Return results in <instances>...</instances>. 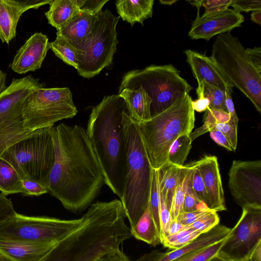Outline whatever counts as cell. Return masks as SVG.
<instances>
[{"label": "cell", "instance_id": "20", "mask_svg": "<svg viewBox=\"0 0 261 261\" xmlns=\"http://www.w3.org/2000/svg\"><path fill=\"white\" fill-rule=\"evenodd\" d=\"M97 15L80 10L57 31V36L63 38L78 53L82 52L90 40Z\"/></svg>", "mask_w": 261, "mask_h": 261}, {"label": "cell", "instance_id": "15", "mask_svg": "<svg viewBox=\"0 0 261 261\" xmlns=\"http://www.w3.org/2000/svg\"><path fill=\"white\" fill-rule=\"evenodd\" d=\"M49 49L47 36L35 33L17 50L10 67L14 72L20 74L38 70Z\"/></svg>", "mask_w": 261, "mask_h": 261}, {"label": "cell", "instance_id": "14", "mask_svg": "<svg viewBox=\"0 0 261 261\" xmlns=\"http://www.w3.org/2000/svg\"><path fill=\"white\" fill-rule=\"evenodd\" d=\"M244 21L243 15L233 9L228 8L202 16L199 15L198 10L188 36L192 39H202L208 41L216 35L230 32L241 27Z\"/></svg>", "mask_w": 261, "mask_h": 261}, {"label": "cell", "instance_id": "21", "mask_svg": "<svg viewBox=\"0 0 261 261\" xmlns=\"http://www.w3.org/2000/svg\"><path fill=\"white\" fill-rule=\"evenodd\" d=\"M57 243H30L0 238V253L12 261H41Z\"/></svg>", "mask_w": 261, "mask_h": 261}, {"label": "cell", "instance_id": "18", "mask_svg": "<svg viewBox=\"0 0 261 261\" xmlns=\"http://www.w3.org/2000/svg\"><path fill=\"white\" fill-rule=\"evenodd\" d=\"M231 228L218 224L210 231L202 233L189 244L168 252L153 251L145 253L137 261H173L202 247L210 245L226 239Z\"/></svg>", "mask_w": 261, "mask_h": 261}, {"label": "cell", "instance_id": "23", "mask_svg": "<svg viewBox=\"0 0 261 261\" xmlns=\"http://www.w3.org/2000/svg\"><path fill=\"white\" fill-rule=\"evenodd\" d=\"M153 0H118L116 6L119 16L133 26L136 22L143 25L153 14Z\"/></svg>", "mask_w": 261, "mask_h": 261}, {"label": "cell", "instance_id": "12", "mask_svg": "<svg viewBox=\"0 0 261 261\" xmlns=\"http://www.w3.org/2000/svg\"><path fill=\"white\" fill-rule=\"evenodd\" d=\"M217 254L235 261H246L261 242V208H243Z\"/></svg>", "mask_w": 261, "mask_h": 261}, {"label": "cell", "instance_id": "50", "mask_svg": "<svg viewBox=\"0 0 261 261\" xmlns=\"http://www.w3.org/2000/svg\"><path fill=\"white\" fill-rule=\"evenodd\" d=\"M251 61L255 68L261 73V47L247 48Z\"/></svg>", "mask_w": 261, "mask_h": 261}, {"label": "cell", "instance_id": "29", "mask_svg": "<svg viewBox=\"0 0 261 261\" xmlns=\"http://www.w3.org/2000/svg\"><path fill=\"white\" fill-rule=\"evenodd\" d=\"M230 119V114L223 110L207 109L204 115L203 124L190 134L193 141L198 137L213 130L218 123L228 122Z\"/></svg>", "mask_w": 261, "mask_h": 261}, {"label": "cell", "instance_id": "13", "mask_svg": "<svg viewBox=\"0 0 261 261\" xmlns=\"http://www.w3.org/2000/svg\"><path fill=\"white\" fill-rule=\"evenodd\" d=\"M228 188L242 208H261V161L234 160L228 172Z\"/></svg>", "mask_w": 261, "mask_h": 261}, {"label": "cell", "instance_id": "11", "mask_svg": "<svg viewBox=\"0 0 261 261\" xmlns=\"http://www.w3.org/2000/svg\"><path fill=\"white\" fill-rule=\"evenodd\" d=\"M81 221L82 218L65 220L16 213L0 225V238L30 243L58 242Z\"/></svg>", "mask_w": 261, "mask_h": 261}, {"label": "cell", "instance_id": "37", "mask_svg": "<svg viewBox=\"0 0 261 261\" xmlns=\"http://www.w3.org/2000/svg\"><path fill=\"white\" fill-rule=\"evenodd\" d=\"M190 164L193 168L192 177V189L198 197L207 205L209 209L211 210L210 198L202 177L199 170L191 163Z\"/></svg>", "mask_w": 261, "mask_h": 261}, {"label": "cell", "instance_id": "38", "mask_svg": "<svg viewBox=\"0 0 261 261\" xmlns=\"http://www.w3.org/2000/svg\"><path fill=\"white\" fill-rule=\"evenodd\" d=\"M238 124L232 120L225 123L217 124L213 130H217L222 133L235 151L238 143Z\"/></svg>", "mask_w": 261, "mask_h": 261}, {"label": "cell", "instance_id": "31", "mask_svg": "<svg viewBox=\"0 0 261 261\" xmlns=\"http://www.w3.org/2000/svg\"><path fill=\"white\" fill-rule=\"evenodd\" d=\"M49 48L55 55L67 64L76 69L79 65V56L77 50L63 38L57 36L56 39L49 42Z\"/></svg>", "mask_w": 261, "mask_h": 261}, {"label": "cell", "instance_id": "45", "mask_svg": "<svg viewBox=\"0 0 261 261\" xmlns=\"http://www.w3.org/2000/svg\"><path fill=\"white\" fill-rule=\"evenodd\" d=\"M21 180L25 196H39L48 192V188L36 181L27 179Z\"/></svg>", "mask_w": 261, "mask_h": 261}, {"label": "cell", "instance_id": "33", "mask_svg": "<svg viewBox=\"0 0 261 261\" xmlns=\"http://www.w3.org/2000/svg\"><path fill=\"white\" fill-rule=\"evenodd\" d=\"M149 204L151 214L161 238L160 222V193L158 184L157 170L153 169Z\"/></svg>", "mask_w": 261, "mask_h": 261}, {"label": "cell", "instance_id": "3", "mask_svg": "<svg viewBox=\"0 0 261 261\" xmlns=\"http://www.w3.org/2000/svg\"><path fill=\"white\" fill-rule=\"evenodd\" d=\"M124 126L127 145L126 173L120 201L132 228L148 204L153 169L142 143L137 121L130 117L128 110L124 114Z\"/></svg>", "mask_w": 261, "mask_h": 261}, {"label": "cell", "instance_id": "53", "mask_svg": "<svg viewBox=\"0 0 261 261\" xmlns=\"http://www.w3.org/2000/svg\"><path fill=\"white\" fill-rule=\"evenodd\" d=\"M246 261H261V242L252 250Z\"/></svg>", "mask_w": 261, "mask_h": 261}, {"label": "cell", "instance_id": "42", "mask_svg": "<svg viewBox=\"0 0 261 261\" xmlns=\"http://www.w3.org/2000/svg\"><path fill=\"white\" fill-rule=\"evenodd\" d=\"M16 213L11 199L2 193L0 194V225L13 217Z\"/></svg>", "mask_w": 261, "mask_h": 261}, {"label": "cell", "instance_id": "5", "mask_svg": "<svg viewBox=\"0 0 261 261\" xmlns=\"http://www.w3.org/2000/svg\"><path fill=\"white\" fill-rule=\"evenodd\" d=\"M210 57L229 85L245 95L261 114V73L238 38L229 32L218 35Z\"/></svg>", "mask_w": 261, "mask_h": 261}, {"label": "cell", "instance_id": "49", "mask_svg": "<svg viewBox=\"0 0 261 261\" xmlns=\"http://www.w3.org/2000/svg\"><path fill=\"white\" fill-rule=\"evenodd\" d=\"M97 261H132L120 249L107 254Z\"/></svg>", "mask_w": 261, "mask_h": 261}, {"label": "cell", "instance_id": "6", "mask_svg": "<svg viewBox=\"0 0 261 261\" xmlns=\"http://www.w3.org/2000/svg\"><path fill=\"white\" fill-rule=\"evenodd\" d=\"M54 126L33 130L0 156L12 166L21 179L36 181L48 189L49 175L55 160Z\"/></svg>", "mask_w": 261, "mask_h": 261}, {"label": "cell", "instance_id": "1", "mask_svg": "<svg viewBox=\"0 0 261 261\" xmlns=\"http://www.w3.org/2000/svg\"><path fill=\"white\" fill-rule=\"evenodd\" d=\"M55 162L48 192L73 213L87 208L105 183L100 165L83 127L61 123L53 128Z\"/></svg>", "mask_w": 261, "mask_h": 261}, {"label": "cell", "instance_id": "39", "mask_svg": "<svg viewBox=\"0 0 261 261\" xmlns=\"http://www.w3.org/2000/svg\"><path fill=\"white\" fill-rule=\"evenodd\" d=\"M171 221L170 211L162 196L160 194V222L161 226V243L164 238L169 236V228Z\"/></svg>", "mask_w": 261, "mask_h": 261}, {"label": "cell", "instance_id": "44", "mask_svg": "<svg viewBox=\"0 0 261 261\" xmlns=\"http://www.w3.org/2000/svg\"><path fill=\"white\" fill-rule=\"evenodd\" d=\"M230 6L238 12H248L261 9V0H232Z\"/></svg>", "mask_w": 261, "mask_h": 261}, {"label": "cell", "instance_id": "22", "mask_svg": "<svg viewBox=\"0 0 261 261\" xmlns=\"http://www.w3.org/2000/svg\"><path fill=\"white\" fill-rule=\"evenodd\" d=\"M124 100L130 117L138 122L149 120L152 99L142 88L131 89L124 88L118 92Z\"/></svg>", "mask_w": 261, "mask_h": 261}, {"label": "cell", "instance_id": "41", "mask_svg": "<svg viewBox=\"0 0 261 261\" xmlns=\"http://www.w3.org/2000/svg\"><path fill=\"white\" fill-rule=\"evenodd\" d=\"M109 0H75L81 11L97 15L102 11V8Z\"/></svg>", "mask_w": 261, "mask_h": 261}, {"label": "cell", "instance_id": "32", "mask_svg": "<svg viewBox=\"0 0 261 261\" xmlns=\"http://www.w3.org/2000/svg\"><path fill=\"white\" fill-rule=\"evenodd\" d=\"M201 234L194 229L186 228L165 237L162 240L161 244L172 250L177 249L189 244Z\"/></svg>", "mask_w": 261, "mask_h": 261}, {"label": "cell", "instance_id": "51", "mask_svg": "<svg viewBox=\"0 0 261 261\" xmlns=\"http://www.w3.org/2000/svg\"><path fill=\"white\" fill-rule=\"evenodd\" d=\"M231 94L232 93L230 91H225V106L227 112L230 115V120L238 123L239 118L234 109Z\"/></svg>", "mask_w": 261, "mask_h": 261}, {"label": "cell", "instance_id": "35", "mask_svg": "<svg viewBox=\"0 0 261 261\" xmlns=\"http://www.w3.org/2000/svg\"><path fill=\"white\" fill-rule=\"evenodd\" d=\"M203 95L210 102V109L222 110L227 112L225 106V91L203 83Z\"/></svg>", "mask_w": 261, "mask_h": 261}, {"label": "cell", "instance_id": "2", "mask_svg": "<svg viewBox=\"0 0 261 261\" xmlns=\"http://www.w3.org/2000/svg\"><path fill=\"white\" fill-rule=\"evenodd\" d=\"M127 111L125 102L119 95L105 96L93 108L86 129L100 165L105 183L120 200L126 173L124 116Z\"/></svg>", "mask_w": 261, "mask_h": 261}, {"label": "cell", "instance_id": "28", "mask_svg": "<svg viewBox=\"0 0 261 261\" xmlns=\"http://www.w3.org/2000/svg\"><path fill=\"white\" fill-rule=\"evenodd\" d=\"M192 172L193 167L190 164L181 167L179 181L170 209L172 220H177L178 216L182 212L185 197Z\"/></svg>", "mask_w": 261, "mask_h": 261}, {"label": "cell", "instance_id": "48", "mask_svg": "<svg viewBox=\"0 0 261 261\" xmlns=\"http://www.w3.org/2000/svg\"><path fill=\"white\" fill-rule=\"evenodd\" d=\"M212 139L218 145L224 147L227 150L233 151V150L226 138L220 131L212 130L210 132Z\"/></svg>", "mask_w": 261, "mask_h": 261}, {"label": "cell", "instance_id": "4", "mask_svg": "<svg viewBox=\"0 0 261 261\" xmlns=\"http://www.w3.org/2000/svg\"><path fill=\"white\" fill-rule=\"evenodd\" d=\"M189 94L149 120L138 122L139 132L153 169L167 161L169 148L178 137L190 135L194 127L195 113Z\"/></svg>", "mask_w": 261, "mask_h": 261}, {"label": "cell", "instance_id": "9", "mask_svg": "<svg viewBox=\"0 0 261 261\" xmlns=\"http://www.w3.org/2000/svg\"><path fill=\"white\" fill-rule=\"evenodd\" d=\"M77 113L68 88H40L32 91L24 101L22 114L25 127L33 131L54 126Z\"/></svg>", "mask_w": 261, "mask_h": 261}, {"label": "cell", "instance_id": "46", "mask_svg": "<svg viewBox=\"0 0 261 261\" xmlns=\"http://www.w3.org/2000/svg\"><path fill=\"white\" fill-rule=\"evenodd\" d=\"M211 210H196L189 212H182L177 220L185 226H189L198 220Z\"/></svg>", "mask_w": 261, "mask_h": 261}, {"label": "cell", "instance_id": "47", "mask_svg": "<svg viewBox=\"0 0 261 261\" xmlns=\"http://www.w3.org/2000/svg\"><path fill=\"white\" fill-rule=\"evenodd\" d=\"M203 88L201 89H196V92L198 99L195 100H192L191 101L192 107L193 110L197 112L205 111L208 108L210 105L208 99L204 97L203 95Z\"/></svg>", "mask_w": 261, "mask_h": 261}, {"label": "cell", "instance_id": "40", "mask_svg": "<svg viewBox=\"0 0 261 261\" xmlns=\"http://www.w3.org/2000/svg\"><path fill=\"white\" fill-rule=\"evenodd\" d=\"M193 172L189 181L187 190L186 193L183 204L182 212H189L198 210V206L202 201L195 193L192 187V177Z\"/></svg>", "mask_w": 261, "mask_h": 261}, {"label": "cell", "instance_id": "36", "mask_svg": "<svg viewBox=\"0 0 261 261\" xmlns=\"http://www.w3.org/2000/svg\"><path fill=\"white\" fill-rule=\"evenodd\" d=\"M220 219L217 212L211 210L192 224L186 226V228L193 229L205 233L219 224Z\"/></svg>", "mask_w": 261, "mask_h": 261}, {"label": "cell", "instance_id": "56", "mask_svg": "<svg viewBox=\"0 0 261 261\" xmlns=\"http://www.w3.org/2000/svg\"><path fill=\"white\" fill-rule=\"evenodd\" d=\"M208 261H235L221 257L218 254L211 258Z\"/></svg>", "mask_w": 261, "mask_h": 261}, {"label": "cell", "instance_id": "26", "mask_svg": "<svg viewBox=\"0 0 261 261\" xmlns=\"http://www.w3.org/2000/svg\"><path fill=\"white\" fill-rule=\"evenodd\" d=\"M132 236L138 240L155 246L161 243V238L154 223L149 202L136 225L130 228Z\"/></svg>", "mask_w": 261, "mask_h": 261}, {"label": "cell", "instance_id": "30", "mask_svg": "<svg viewBox=\"0 0 261 261\" xmlns=\"http://www.w3.org/2000/svg\"><path fill=\"white\" fill-rule=\"evenodd\" d=\"M190 135L184 134L178 137L171 145L167 161L178 166H184L192 147Z\"/></svg>", "mask_w": 261, "mask_h": 261}, {"label": "cell", "instance_id": "19", "mask_svg": "<svg viewBox=\"0 0 261 261\" xmlns=\"http://www.w3.org/2000/svg\"><path fill=\"white\" fill-rule=\"evenodd\" d=\"M198 85L205 83L224 91L232 92V87L224 77L210 57L190 49L184 51Z\"/></svg>", "mask_w": 261, "mask_h": 261}, {"label": "cell", "instance_id": "34", "mask_svg": "<svg viewBox=\"0 0 261 261\" xmlns=\"http://www.w3.org/2000/svg\"><path fill=\"white\" fill-rule=\"evenodd\" d=\"M225 240L191 252L173 261H208L217 254Z\"/></svg>", "mask_w": 261, "mask_h": 261}, {"label": "cell", "instance_id": "7", "mask_svg": "<svg viewBox=\"0 0 261 261\" xmlns=\"http://www.w3.org/2000/svg\"><path fill=\"white\" fill-rule=\"evenodd\" d=\"M142 87L152 99L151 118L164 112L193 89L172 65H151L135 69L122 77L119 91Z\"/></svg>", "mask_w": 261, "mask_h": 261}, {"label": "cell", "instance_id": "24", "mask_svg": "<svg viewBox=\"0 0 261 261\" xmlns=\"http://www.w3.org/2000/svg\"><path fill=\"white\" fill-rule=\"evenodd\" d=\"M180 169L181 167L167 161L157 169L160 193L169 211L179 181Z\"/></svg>", "mask_w": 261, "mask_h": 261}, {"label": "cell", "instance_id": "10", "mask_svg": "<svg viewBox=\"0 0 261 261\" xmlns=\"http://www.w3.org/2000/svg\"><path fill=\"white\" fill-rule=\"evenodd\" d=\"M119 19L108 9L97 14L90 40L78 53L76 70L80 76L93 77L112 64L118 43L116 26Z\"/></svg>", "mask_w": 261, "mask_h": 261}, {"label": "cell", "instance_id": "55", "mask_svg": "<svg viewBox=\"0 0 261 261\" xmlns=\"http://www.w3.org/2000/svg\"><path fill=\"white\" fill-rule=\"evenodd\" d=\"M7 74L0 69V94L7 88Z\"/></svg>", "mask_w": 261, "mask_h": 261}, {"label": "cell", "instance_id": "59", "mask_svg": "<svg viewBox=\"0 0 261 261\" xmlns=\"http://www.w3.org/2000/svg\"><path fill=\"white\" fill-rule=\"evenodd\" d=\"M0 261H12L0 253Z\"/></svg>", "mask_w": 261, "mask_h": 261}, {"label": "cell", "instance_id": "58", "mask_svg": "<svg viewBox=\"0 0 261 261\" xmlns=\"http://www.w3.org/2000/svg\"><path fill=\"white\" fill-rule=\"evenodd\" d=\"M201 1L202 0L189 1L188 2H189L192 5L196 7L198 10H199V9L201 7Z\"/></svg>", "mask_w": 261, "mask_h": 261}, {"label": "cell", "instance_id": "52", "mask_svg": "<svg viewBox=\"0 0 261 261\" xmlns=\"http://www.w3.org/2000/svg\"><path fill=\"white\" fill-rule=\"evenodd\" d=\"M186 226L177 220H172L169 228V236L176 233L185 229Z\"/></svg>", "mask_w": 261, "mask_h": 261}, {"label": "cell", "instance_id": "27", "mask_svg": "<svg viewBox=\"0 0 261 261\" xmlns=\"http://www.w3.org/2000/svg\"><path fill=\"white\" fill-rule=\"evenodd\" d=\"M0 191L5 196L24 193L22 180L12 166L0 158Z\"/></svg>", "mask_w": 261, "mask_h": 261}, {"label": "cell", "instance_id": "57", "mask_svg": "<svg viewBox=\"0 0 261 261\" xmlns=\"http://www.w3.org/2000/svg\"><path fill=\"white\" fill-rule=\"evenodd\" d=\"M177 1V0H160L159 2L162 5L171 6Z\"/></svg>", "mask_w": 261, "mask_h": 261}, {"label": "cell", "instance_id": "43", "mask_svg": "<svg viewBox=\"0 0 261 261\" xmlns=\"http://www.w3.org/2000/svg\"><path fill=\"white\" fill-rule=\"evenodd\" d=\"M232 0H202L201 6L205 8L203 14L225 10L230 6Z\"/></svg>", "mask_w": 261, "mask_h": 261}, {"label": "cell", "instance_id": "16", "mask_svg": "<svg viewBox=\"0 0 261 261\" xmlns=\"http://www.w3.org/2000/svg\"><path fill=\"white\" fill-rule=\"evenodd\" d=\"M52 0H0V39L8 44L16 34L21 15L30 9H38Z\"/></svg>", "mask_w": 261, "mask_h": 261}, {"label": "cell", "instance_id": "54", "mask_svg": "<svg viewBox=\"0 0 261 261\" xmlns=\"http://www.w3.org/2000/svg\"><path fill=\"white\" fill-rule=\"evenodd\" d=\"M250 19L255 23L260 25L261 24V9L252 11L250 15Z\"/></svg>", "mask_w": 261, "mask_h": 261}, {"label": "cell", "instance_id": "17", "mask_svg": "<svg viewBox=\"0 0 261 261\" xmlns=\"http://www.w3.org/2000/svg\"><path fill=\"white\" fill-rule=\"evenodd\" d=\"M200 172L210 198L211 209L216 212L226 210L217 158L205 155L191 163Z\"/></svg>", "mask_w": 261, "mask_h": 261}, {"label": "cell", "instance_id": "25", "mask_svg": "<svg viewBox=\"0 0 261 261\" xmlns=\"http://www.w3.org/2000/svg\"><path fill=\"white\" fill-rule=\"evenodd\" d=\"M79 11L75 0H52L45 15L48 23L58 31Z\"/></svg>", "mask_w": 261, "mask_h": 261}, {"label": "cell", "instance_id": "8", "mask_svg": "<svg viewBox=\"0 0 261 261\" xmlns=\"http://www.w3.org/2000/svg\"><path fill=\"white\" fill-rule=\"evenodd\" d=\"M45 86L39 79L29 75L13 79L0 94V156L6 149L33 131L24 125L22 114L24 101L32 91Z\"/></svg>", "mask_w": 261, "mask_h": 261}]
</instances>
